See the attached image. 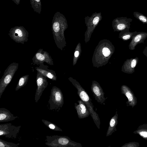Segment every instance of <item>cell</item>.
<instances>
[{"instance_id": "cell-16", "label": "cell", "mask_w": 147, "mask_h": 147, "mask_svg": "<svg viewBox=\"0 0 147 147\" xmlns=\"http://www.w3.org/2000/svg\"><path fill=\"white\" fill-rule=\"evenodd\" d=\"M121 93L125 95L128 99L129 105L133 108L137 103V98L131 90L127 86L123 85L121 88Z\"/></svg>"}, {"instance_id": "cell-19", "label": "cell", "mask_w": 147, "mask_h": 147, "mask_svg": "<svg viewBox=\"0 0 147 147\" xmlns=\"http://www.w3.org/2000/svg\"><path fill=\"white\" fill-rule=\"evenodd\" d=\"M18 118L15 116L7 109L4 108H0V122H6L12 121Z\"/></svg>"}, {"instance_id": "cell-31", "label": "cell", "mask_w": 147, "mask_h": 147, "mask_svg": "<svg viewBox=\"0 0 147 147\" xmlns=\"http://www.w3.org/2000/svg\"><path fill=\"white\" fill-rule=\"evenodd\" d=\"M17 5H19L20 0H12Z\"/></svg>"}, {"instance_id": "cell-22", "label": "cell", "mask_w": 147, "mask_h": 147, "mask_svg": "<svg viewBox=\"0 0 147 147\" xmlns=\"http://www.w3.org/2000/svg\"><path fill=\"white\" fill-rule=\"evenodd\" d=\"M133 133L138 134L144 139L147 140V124H144L139 126Z\"/></svg>"}, {"instance_id": "cell-6", "label": "cell", "mask_w": 147, "mask_h": 147, "mask_svg": "<svg viewBox=\"0 0 147 147\" xmlns=\"http://www.w3.org/2000/svg\"><path fill=\"white\" fill-rule=\"evenodd\" d=\"M102 19L101 12L93 13L90 17L85 16V22L87 27L85 33L84 41L87 43L90 40L94 30Z\"/></svg>"}, {"instance_id": "cell-14", "label": "cell", "mask_w": 147, "mask_h": 147, "mask_svg": "<svg viewBox=\"0 0 147 147\" xmlns=\"http://www.w3.org/2000/svg\"><path fill=\"white\" fill-rule=\"evenodd\" d=\"M139 58L138 57L127 59L124 62L122 67L121 71L128 74L134 73Z\"/></svg>"}, {"instance_id": "cell-2", "label": "cell", "mask_w": 147, "mask_h": 147, "mask_svg": "<svg viewBox=\"0 0 147 147\" xmlns=\"http://www.w3.org/2000/svg\"><path fill=\"white\" fill-rule=\"evenodd\" d=\"M68 26L65 16L59 11L56 12L52 20V30L55 43L58 48L61 51L66 45L64 32Z\"/></svg>"}, {"instance_id": "cell-7", "label": "cell", "mask_w": 147, "mask_h": 147, "mask_svg": "<svg viewBox=\"0 0 147 147\" xmlns=\"http://www.w3.org/2000/svg\"><path fill=\"white\" fill-rule=\"evenodd\" d=\"M18 66V63L13 62L5 70L3 75L0 80V98L5 88L11 81Z\"/></svg>"}, {"instance_id": "cell-20", "label": "cell", "mask_w": 147, "mask_h": 147, "mask_svg": "<svg viewBox=\"0 0 147 147\" xmlns=\"http://www.w3.org/2000/svg\"><path fill=\"white\" fill-rule=\"evenodd\" d=\"M118 114L117 111L115 115L111 119L109 125L106 133V136H108L117 131L116 126L118 121Z\"/></svg>"}, {"instance_id": "cell-30", "label": "cell", "mask_w": 147, "mask_h": 147, "mask_svg": "<svg viewBox=\"0 0 147 147\" xmlns=\"http://www.w3.org/2000/svg\"><path fill=\"white\" fill-rule=\"evenodd\" d=\"M143 53L147 57V46L145 47L143 51Z\"/></svg>"}, {"instance_id": "cell-25", "label": "cell", "mask_w": 147, "mask_h": 147, "mask_svg": "<svg viewBox=\"0 0 147 147\" xmlns=\"http://www.w3.org/2000/svg\"><path fill=\"white\" fill-rule=\"evenodd\" d=\"M82 52L81 45L79 42L75 49L73 61V65H75L78 59L80 57Z\"/></svg>"}, {"instance_id": "cell-28", "label": "cell", "mask_w": 147, "mask_h": 147, "mask_svg": "<svg viewBox=\"0 0 147 147\" xmlns=\"http://www.w3.org/2000/svg\"><path fill=\"white\" fill-rule=\"evenodd\" d=\"M19 145V143L8 142L0 139V147H18Z\"/></svg>"}, {"instance_id": "cell-27", "label": "cell", "mask_w": 147, "mask_h": 147, "mask_svg": "<svg viewBox=\"0 0 147 147\" xmlns=\"http://www.w3.org/2000/svg\"><path fill=\"white\" fill-rule=\"evenodd\" d=\"M134 16L143 24H147V17L138 11L133 13Z\"/></svg>"}, {"instance_id": "cell-3", "label": "cell", "mask_w": 147, "mask_h": 147, "mask_svg": "<svg viewBox=\"0 0 147 147\" xmlns=\"http://www.w3.org/2000/svg\"><path fill=\"white\" fill-rule=\"evenodd\" d=\"M68 79L77 89L78 96L87 106L95 124L97 127L99 129L100 125V119L98 114L94 109V106L92 102L91 98L87 92L76 80L71 77H69Z\"/></svg>"}, {"instance_id": "cell-17", "label": "cell", "mask_w": 147, "mask_h": 147, "mask_svg": "<svg viewBox=\"0 0 147 147\" xmlns=\"http://www.w3.org/2000/svg\"><path fill=\"white\" fill-rule=\"evenodd\" d=\"M78 104L75 103L74 105L78 117L82 119L88 117L90 113L85 104L81 100H78Z\"/></svg>"}, {"instance_id": "cell-13", "label": "cell", "mask_w": 147, "mask_h": 147, "mask_svg": "<svg viewBox=\"0 0 147 147\" xmlns=\"http://www.w3.org/2000/svg\"><path fill=\"white\" fill-rule=\"evenodd\" d=\"M91 89L94 97L98 102L105 105V100L107 98H105V93L99 83L96 81H92Z\"/></svg>"}, {"instance_id": "cell-26", "label": "cell", "mask_w": 147, "mask_h": 147, "mask_svg": "<svg viewBox=\"0 0 147 147\" xmlns=\"http://www.w3.org/2000/svg\"><path fill=\"white\" fill-rule=\"evenodd\" d=\"M41 120L43 123L50 129L55 131H63L61 128L54 123L45 119H42Z\"/></svg>"}, {"instance_id": "cell-5", "label": "cell", "mask_w": 147, "mask_h": 147, "mask_svg": "<svg viewBox=\"0 0 147 147\" xmlns=\"http://www.w3.org/2000/svg\"><path fill=\"white\" fill-rule=\"evenodd\" d=\"M48 102L50 110H55L58 111L62 107L64 103L63 96L59 88L56 86L52 87Z\"/></svg>"}, {"instance_id": "cell-15", "label": "cell", "mask_w": 147, "mask_h": 147, "mask_svg": "<svg viewBox=\"0 0 147 147\" xmlns=\"http://www.w3.org/2000/svg\"><path fill=\"white\" fill-rule=\"evenodd\" d=\"M147 38V32H137L132 38L129 45V48L131 50L135 49L138 44L143 43Z\"/></svg>"}, {"instance_id": "cell-24", "label": "cell", "mask_w": 147, "mask_h": 147, "mask_svg": "<svg viewBox=\"0 0 147 147\" xmlns=\"http://www.w3.org/2000/svg\"><path fill=\"white\" fill-rule=\"evenodd\" d=\"M29 76V75H26L20 78L16 87V91L18 90L26 85L28 80Z\"/></svg>"}, {"instance_id": "cell-29", "label": "cell", "mask_w": 147, "mask_h": 147, "mask_svg": "<svg viewBox=\"0 0 147 147\" xmlns=\"http://www.w3.org/2000/svg\"><path fill=\"white\" fill-rule=\"evenodd\" d=\"M139 146L138 142H134L125 143L121 147H138Z\"/></svg>"}, {"instance_id": "cell-23", "label": "cell", "mask_w": 147, "mask_h": 147, "mask_svg": "<svg viewBox=\"0 0 147 147\" xmlns=\"http://www.w3.org/2000/svg\"><path fill=\"white\" fill-rule=\"evenodd\" d=\"M30 1L31 7L34 11L40 14L42 9L41 0H30Z\"/></svg>"}, {"instance_id": "cell-12", "label": "cell", "mask_w": 147, "mask_h": 147, "mask_svg": "<svg viewBox=\"0 0 147 147\" xmlns=\"http://www.w3.org/2000/svg\"><path fill=\"white\" fill-rule=\"evenodd\" d=\"M132 19L127 17H118L112 22V26L114 32L121 31L126 28L129 29Z\"/></svg>"}, {"instance_id": "cell-8", "label": "cell", "mask_w": 147, "mask_h": 147, "mask_svg": "<svg viewBox=\"0 0 147 147\" xmlns=\"http://www.w3.org/2000/svg\"><path fill=\"white\" fill-rule=\"evenodd\" d=\"M28 32L23 26H15L10 30L8 35L16 42L24 44L28 40Z\"/></svg>"}, {"instance_id": "cell-11", "label": "cell", "mask_w": 147, "mask_h": 147, "mask_svg": "<svg viewBox=\"0 0 147 147\" xmlns=\"http://www.w3.org/2000/svg\"><path fill=\"white\" fill-rule=\"evenodd\" d=\"M36 75L37 88L34 97V100L36 103L38 102L43 91L48 84L46 77L38 71Z\"/></svg>"}, {"instance_id": "cell-1", "label": "cell", "mask_w": 147, "mask_h": 147, "mask_svg": "<svg viewBox=\"0 0 147 147\" xmlns=\"http://www.w3.org/2000/svg\"><path fill=\"white\" fill-rule=\"evenodd\" d=\"M115 49L114 46L109 40L105 39L100 41L93 54V66L98 68L106 64L114 53Z\"/></svg>"}, {"instance_id": "cell-10", "label": "cell", "mask_w": 147, "mask_h": 147, "mask_svg": "<svg viewBox=\"0 0 147 147\" xmlns=\"http://www.w3.org/2000/svg\"><path fill=\"white\" fill-rule=\"evenodd\" d=\"M32 63L34 65L36 64L39 66L43 64L45 62L49 65H54L51 56L47 51H43L42 49H39L35 53L32 58Z\"/></svg>"}, {"instance_id": "cell-9", "label": "cell", "mask_w": 147, "mask_h": 147, "mask_svg": "<svg viewBox=\"0 0 147 147\" xmlns=\"http://www.w3.org/2000/svg\"><path fill=\"white\" fill-rule=\"evenodd\" d=\"M21 127V125L15 126L11 123L1 124L0 136L9 138H16Z\"/></svg>"}, {"instance_id": "cell-18", "label": "cell", "mask_w": 147, "mask_h": 147, "mask_svg": "<svg viewBox=\"0 0 147 147\" xmlns=\"http://www.w3.org/2000/svg\"><path fill=\"white\" fill-rule=\"evenodd\" d=\"M49 67L44 64H42L36 67L35 68L36 70L47 78H49L53 81L57 80V77L55 71L53 70L49 69Z\"/></svg>"}, {"instance_id": "cell-21", "label": "cell", "mask_w": 147, "mask_h": 147, "mask_svg": "<svg viewBox=\"0 0 147 147\" xmlns=\"http://www.w3.org/2000/svg\"><path fill=\"white\" fill-rule=\"evenodd\" d=\"M129 29L126 28L120 31L119 34V38L124 41H127L131 39L136 34L137 32H130Z\"/></svg>"}, {"instance_id": "cell-4", "label": "cell", "mask_w": 147, "mask_h": 147, "mask_svg": "<svg viewBox=\"0 0 147 147\" xmlns=\"http://www.w3.org/2000/svg\"><path fill=\"white\" fill-rule=\"evenodd\" d=\"M45 144L51 147H82V145L68 136L58 135L46 136Z\"/></svg>"}]
</instances>
